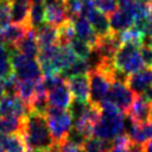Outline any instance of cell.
<instances>
[{"instance_id":"cell-34","label":"cell","mask_w":152,"mask_h":152,"mask_svg":"<svg viewBox=\"0 0 152 152\" xmlns=\"http://www.w3.org/2000/svg\"><path fill=\"white\" fill-rule=\"evenodd\" d=\"M94 4L99 11H101L108 17L119 8L118 0H94Z\"/></svg>"},{"instance_id":"cell-38","label":"cell","mask_w":152,"mask_h":152,"mask_svg":"<svg viewBox=\"0 0 152 152\" xmlns=\"http://www.w3.org/2000/svg\"><path fill=\"white\" fill-rule=\"evenodd\" d=\"M61 145V150L62 152H83L82 151V147L80 146H76V145H72L68 141H63Z\"/></svg>"},{"instance_id":"cell-23","label":"cell","mask_w":152,"mask_h":152,"mask_svg":"<svg viewBox=\"0 0 152 152\" xmlns=\"http://www.w3.org/2000/svg\"><path fill=\"white\" fill-rule=\"evenodd\" d=\"M0 142L5 152H25L26 150L20 134H0Z\"/></svg>"},{"instance_id":"cell-32","label":"cell","mask_w":152,"mask_h":152,"mask_svg":"<svg viewBox=\"0 0 152 152\" xmlns=\"http://www.w3.org/2000/svg\"><path fill=\"white\" fill-rule=\"evenodd\" d=\"M91 103L89 101H82V100H77V99H74L69 106V112L71 113L74 120L81 118L89 108H90Z\"/></svg>"},{"instance_id":"cell-48","label":"cell","mask_w":152,"mask_h":152,"mask_svg":"<svg viewBox=\"0 0 152 152\" xmlns=\"http://www.w3.org/2000/svg\"><path fill=\"white\" fill-rule=\"evenodd\" d=\"M31 1H32V2H43V4H44L46 0H31Z\"/></svg>"},{"instance_id":"cell-53","label":"cell","mask_w":152,"mask_h":152,"mask_svg":"<svg viewBox=\"0 0 152 152\" xmlns=\"http://www.w3.org/2000/svg\"><path fill=\"white\" fill-rule=\"evenodd\" d=\"M61 1H63V0H61Z\"/></svg>"},{"instance_id":"cell-29","label":"cell","mask_w":152,"mask_h":152,"mask_svg":"<svg viewBox=\"0 0 152 152\" xmlns=\"http://www.w3.org/2000/svg\"><path fill=\"white\" fill-rule=\"evenodd\" d=\"M118 36H119L121 43H133V44H137L139 46H141L144 44V40L147 37L145 33H142L134 25L132 27L122 31V32H119Z\"/></svg>"},{"instance_id":"cell-54","label":"cell","mask_w":152,"mask_h":152,"mask_svg":"<svg viewBox=\"0 0 152 152\" xmlns=\"http://www.w3.org/2000/svg\"><path fill=\"white\" fill-rule=\"evenodd\" d=\"M10 1H12V0H10Z\"/></svg>"},{"instance_id":"cell-40","label":"cell","mask_w":152,"mask_h":152,"mask_svg":"<svg viewBox=\"0 0 152 152\" xmlns=\"http://www.w3.org/2000/svg\"><path fill=\"white\" fill-rule=\"evenodd\" d=\"M141 95H142V96L151 103V102H152V84H151V86H150V87H148Z\"/></svg>"},{"instance_id":"cell-43","label":"cell","mask_w":152,"mask_h":152,"mask_svg":"<svg viewBox=\"0 0 152 152\" xmlns=\"http://www.w3.org/2000/svg\"><path fill=\"white\" fill-rule=\"evenodd\" d=\"M144 152H152V140L145 142V145H144Z\"/></svg>"},{"instance_id":"cell-20","label":"cell","mask_w":152,"mask_h":152,"mask_svg":"<svg viewBox=\"0 0 152 152\" xmlns=\"http://www.w3.org/2000/svg\"><path fill=\"white\" fill-rule=\"evenodd\" d=\"M28 30V26L20 25V24H10L4 30H0V39L1 43L10 46H15V44L25 36L26 31Z\"/></svg>"},{"instance_id":"cell-4","label":"cell","mask_w":152,"mask_h":152,"mask_svg":"<svg viewBox=\"0 0 152 152\" xmlns=\"http://www.w3.org/2000/svg\"><path fill=\"white\" fill-rule=\"evenodd\" d=\"M49 131L57 144H62L74 125V118L66 109L49 107L45 113Z\"/></svg>"},{"instance_id":"cell-8","label":"cell","mask_w":152,"mask_h":152,"mask_svg":"<svg viewBox=\"0 0 152 152\" xmlns=\"http://www.w3.org/2000/svg\"><path fill=\"white\" fill-rule=\"evenodd\" d=\"M71 91L69 89V86L66 83V80L53 87L48 91V102L50 107L61 108V109H68L71 101Z\"/></svg>"},{"instance_id":"cell-42","label":"cell","mask_w":152,"mask_h":152,"mask_svg":"<svg viewBox=\"0 0 152 152\" xmlns=\"http://www.w3.org/2000/svg\"><path fill=\"white\" fill-rule=\"evenodd\" d=\"M44 152H62V150H61V145L57 144V142H55L50 148H48V150L44 151Z\"/></svg>"},{"instance_id":"cell-7","label":"cell","mask_w":152,"mask_h":152,"mask_svg":"<svg viewBox=\"0 0 152 152\" xmlns=\"http://www.w3.org/2000/svg\"><path fill=\"white\" fill-rule=\"evenodd\" d=\"M0 110L2 115L24 119L28 114L30 108L18 95L5 94L0 99Z\"/></svg>"},{"instance_id":"cell-22","label":"cell","mask_w":152,"mask_h":152,"mask_svg":"<svg viewBox=\"0 0 152 152\" xmlns=\"http://www.w3.org/2000/svg\"><path fill=\"white\" fill-rule=\"evenodd\" d=\"M87 19L89 20V23L91 24L93 28L95 30V32L97 33L99 37H103L112 32L110 24H109V17L106 15L104 13H102L101 11H99L97 8L94 10L87 17Z\"/></svg>"},{"instance_id":"cell-26","label":"cell","mask_w":152,"mask_h":152,"mask_svg":"<svg viewBox=\"0 0 152 152\" xmlns=\"http://www.w3.org/2000/svg\"><path fill=\"white\" fill-rule=\"evenodd\" d=\"M91 64L90 61L88 62V59H83V58H77L69 68H66L65 70H63L61 72V75L66 80L69 77L72 76H77V75H88V72L91 69Z\"/></svg>"},{"instance_id":"cell-21","label":"cell","mask_w":152,"mask_h":152,"mask_svg":"<svg viewBox=\"0 0 152 152\" xmlns=\"http://www.w3.org/2000/svg\"><path fill=\"white\" fill-rule=\"evenodd\" d=\"M76 59H77V56L75 55V52L72 51L70 45H59L56 55L52 58V62H53L58 74H61L63 70L69 68Z\"/></svg>"},{"instance_id":"cell-24","label":"cell","mask_w":152,"mask_h":152,"mask_svg":"<svg viewBox=\"0 0 152 152\" xmlns=\"http://www.w3.org/2000/svg\"><path fill=\"white\" fill-rule=\"evenodd\" d=\"M23 120L15 116L2 115L0 119V134H20L23 131Z\"/></svg>"},{"instance_id":"cell-15","label":"cell","mask_w":152,"mask_h":152,"mask_svg":"<svg viewBox=\"0 0 152 152\" xmlns=\"http://www.w3.org/2000/svg\"><path fill=\"white\" fill-rule=\"evenodd\" d=\"M66 83L75 99L82 101H89L90 86H89L88 75H77L69 77L66 78Z\"/></svg>"},{"instance_id":"cell-44","label":"cell","mask_w":152,"mask_h":152,"mask_svg":"<svg viewBox=\"0 0 152 152\" xmlns=\"http://www.w3.org/2000/svg\"><path fill=\"white\" fill-rule=\"evenodd\" d=\"M147 36H152V11H151V14L148 17V33Z\"/></svg>"},{"instance_id":"cell-39","label":"cell","mask_w":152,"mask_h":152,"mask_svg":"<svg viewBox=\"0 0 152 152\" xmlns=\"http://www.w3.org/2000/svg\"><path fill=\"white\" fill-rule=\"evenodd\" d=\"M128 152H144V145L140 142H135V141H129L128 146Z\"/></svg>"},{"instance_id":"cell-51","label":"cell","mask_w":152,"mask_h":152,"mask_svg":"<svg viewBox=\"0 0 152 152\" xmlns=\"http://www.w3.org/2000/svg\"><path fill=\"white\" fill-rule=\"evenodd\" d=\"M27 152H37V151H30V150H28V151H27Z\"/></svg>"},{"instance_id":"cell-37","label":"cell","mask_w":152,"mask_h":152,"mask_svg":"<svg viewBox=\"0 0 152 152\" xmlns=\"http://www.w3.org/2000/svg\"><path fill=\"white\" fill-rule=\"evenodd\" d=\"M140 53H141L144 64L152 68V46L148 44H142L140 46Z\"/></svg>"},{"instance_id":"cell-25","label":"cell","mask_w":152,"mask_h":152,"mask_svg":"<svg viewBox=\"0 0 152 152\" xmlns=\"http://www.w3.org/2000/svg\"><path fill=\"white\" fill-rule=\"evenodd\" d=\"M36 83L37 81H32V80H19L18 81L15 95H18L27 106H30L36 94Z\"/></svg>"},{"instance_id":"cell-5","label":"cell","mask_w":152,"mask_h":152,"mask_svg":"<svg viewBox=\"0 0 152 152\" xmlns=\"http://www.w3.org/2000/svg\"><path fill=\"white\" fill-rule=\"evenodd\" d=\"M89 77V86H90V95H89V102L93 106L100 107L101 102L107 100L110 86H112V78L108 74L102 71L99 68H93L88 72Z\"/></svg>"},{"instance_id":"cell-6","label":"cell","mask_w":152,"mask_h":152,"mask_svg":"<svg viewBox=\"0 0 152 152\" xmlns=\"http://www.w3.org/2000/svg\"><path fill=\"white\" fill-rule=\"evenodd\" d=\"M135 95L131 90V88L127 86L126 82H120V81H113L107 100L113 102L115 106H118L124 113L127 114Z\"/></svg>"},{"instance_id":"cell-36","label":"cell","mask_w":152,"mask_h":152,"mask_svg":"<svg viewBox=\"0 0 152 152\" xmlns=\"http://www.w3.org/2000/svg\"><path fill=\"white\" fill-rule=\"evenodd\" d=\"M2 81V84H4V88H5V94H12L14 95L15 91H17V84H18V77L15 76L14 72L10 74L8 76H6L5 78L1 80Z\"/></svg>"},{"instance_id":"cell-10","label":"cell","mask_w":152,"mask_h":152,"mask_svg":"<svg viewBox=\"0 0 152 152\" xmlns=\"http://www.w3.org/2000/svg\"><path fill=\"white\" fill-rule=\"evenodd\" d=\"M44 5H45V23L57 27L61 24H63L65 20L70 19L63 1L46 0Z\"/></svg>"},{"instance_id":"cell-9","label":"cell","mask_w":152,"mask_h":152,"mask_svg":"<svg viewBox=\"0 0 152 152\" xmlns=\"http://www.w3.org/2000/svg\"><path fill=\"white\" fill-rule=\"evenodd\" d=\"M125 120H127V124L125 121L126 134L129 137L132 141L145 144L152 140V121L151 120L142 124H135L128 116Z\"/></svg>"},{"instance_id":"cell-31","label":"cell","mask_w":152,"mask_h":152,"mask_svg":"<svg viewBox=\"0 0 152 152\" xmlns=\"http://www.w3.org/2000/svg\"><path fill=\"white\" fill-rule=\"evenodd\" d=\"M69 45L75 52V55L77 56V58L89 59L93 55V46L78 37H74L69 43Z\"/></svg>"},{"instance_id":"cell-14","label":"cell","mask_w":152,"mask_h":152,"mask_svg":"<svg viewBox=\"0 0 152 152\" xmlns=\"http://www.w3.org/2000/svg\"><path fill=\"white\" fill-rule=\"evenodd\" d=\"M14 48L19 52H21L23 55H25L30 58H37L40 49H39L38 42H37V37H36V28L28 27L25 36L15 44Z\"/></svg>"},{"instance_id":"cell-18","label":"cell","mask_w":152,"mask_h":152,"mask_svg":"<svg viewBox=\"0 0 152 152\" xmlns=\"http://www.w3.org/2000/svg\"><path fill=\"white\" fill-rule=\"evenodd\" d=\"M36 37L39 49H44L58 44L57 27L48 23H43L40 26L36 28Z\"/></svg>"},{"instance_id":"cell-50","label":"cell","mask_w":152,"mask_h":152,"mask_svg":"<svg viewBox=\"0 0 152 152\" xmlns=\"http://www.w3.org/2000/svg\"><path fill=\"white\" fill-rule=\"evenodd\" d=\"M1 116H2V114H1V110H0V119H1Z\"/></svg>"},{"instance_id":"cell-47","label":"cell","mask_w":152,"mask_h":152,"mask_svg":"<svg viewBox=\"0 0 152 152\" xmlns=\"http://www.w3.org/2000/svg\"><path fill=\"white\" fill-rule=\"evenodd\" d=\"M150 120L152 121V102H151V104H150Z\"/></svg>"},{"instance_id":"cell-1","label":"cell","mask_w":152,"mask_h":152,"mask_svg":"<svg viewBox=\"0 0 152 152\" xmlns=\"http://www.w3.org/2000/svg\"><path fill=\"white\" fill-rule=\"evenodd\" d=\"M21 137L26 148L30 151L44 152L55 144V140L49 131L45 115L34 112H28V114L24 118Z\"/></svg>"},{"instance_id":"cell-49","label":"cell","mask_w":152,"mask_h":152,"mask_svg":"<svg viewBox=\"0 0 152 152\" xmlns=\"http://www.w3.org/2000/svg\"><path fill=\"white\" fill-rule=\"evenodd\" d=\"M0 152H5V150H4L2 145H1V142H0Z\"/></svg>"},{"instance_id":"cell-2","label":"cell","mask_w":152,"mask_h":152,"mask_svg":"<svg viewBox=\"0 0 152 152\" xmlns=\"http://www.w3.org/2000/svg\"><path fill=\"white\" fill-rule=\"evenodd\" d=\"M101 115L95 122L93 135L103 140H113L125 129V113L109 100H104L100 104Z\"/></svg>"},{"instance_id":"cell-12","label":"cell","mask_w":152,"mask_h":152,"mask_svg":"<svg viewBox=\"0 0 152 152\" xmlns=\"http://www.w3.org/2000/svg\"><path fill=\"white\" fill-rule=\"evenodd\" d=\"M133 122L142 124L150 120V102L142 95H135L127 114Z\"/></svg>"},{"instance_id":"cell-35","label":"cell","mask_w":152,"mask_h":152,"mask_svg":"<svg viewBox=\"0 0 152 152\" xmlns=\"http://www.w3.org/2000/svg\"><path fill=\"white\" fill-rule=\"evenodd\" d=\"M65 10L68 12V15L70 19H74L78 15H81L82 10V0H63Z\"/></svg>"},{"instance_id":"cell-30","label":"cell","mask_w":152,"mask_h":152,"mask_svg":"<svg viewBox=\"0 0 152 152\" xmlns=\"http://www.w3.org/2000/svg\"><path fill=\"white\" fill-rule=\"evenodd\" d=\"M57 34H58V45H69L71 39L76 36L72 19H68L63 24L57 26Z\"/></svg>"},{"instance_id":"cell-17","label":"cell","mask_w":152,"mask_h":152,"mask_svg":"<svg viewBox=\"0 0 152 152\" xmlns=\"http://www.w3.org/2000/svg\"><path fill=\"white\" fill-rule=\"evenodd\" d=\"M109 24H110L112 32L119 33L132 27L134 25V18L129 10L119 7L115 12H113L109 15Z\"/></svg>"},{"instance_id":"cell-52","label":"cell","mask_w":152,"mask_h":152,"mask_svg":"<svg viewBox=\"0 0 152 152\" xmlns=\"http://www.w3.org/2000/svg\"><path fill=\"white\" fill-rule=\"evenodd\" d=\"M150 2H151V5H152V0H150Z\"/></svg>"},{"instance_id":"cell-19","label":"cell","mask_w":152,"mask_h":152,"mask_svg":"<svg viewBox=\"0 0 152 152\" xmlns=\"http://www.w3.org/2000/svg\"><path fill=\"white\" fill-rule=\"evenodd\" d=\"M31 5H32L31 0H12L11 1L12 23L28 26V13Z\"/></svg>"},{"instance_id":"cell-16","label":"cell","mask_w":152,"mask_h":152,"mask_svg":"<svg viewBox=\"0 0 152 152\" xmlns=\"http://www.w3.org/2000/svg\"><path fill=\"white\" fill-rule=\"evenodd\" d=\"M72 21H74V27H75L76 36L78 38L83 39L84 42H87L88 44H90L94 48L95 44L99 40V36L95 32V30L93 28L89 20L83 15H78V17L74 18Z\"/></svg>"},{"instance_id":"cell-13","label":"cell","mask_w":152,"mask_h":152,"mask_svg":"<svg viewBox=\"0 0 152 152\" xmlns=\"http://www.w3.org/2000/svg\"><path fill=\"white\" fill-rule=\"evenodd\" d=\"M13 72L15 74L18 80H32V81L40 80L43 74L37 58H30V57H26V59L20 65L13 69Z\"/></svg>"},{"instance_id":"cell-11","label":"cell","mask_w":152,"mask_h":152,"mask_svg":"<svg viewBox=\"0 0 152 152\" xmlns=\"http://www.w3.org/2000/svg\"><path fill=\"white\" fill-rule=\"evenodd\" d=\"M126 83L135 95H141L152 84V68H142L129 75Z\"/></svg>"},{"instance_id":"cell-28","label":"cell","mask_w":152,"mask_h":152,"mask_svg":"<svg viewBox=\"0 0 152 152\" xmlns=\"http://www.w3.org/2000/svg\"><path fill=\"white\" fill-rule=\"evenodd\" d=\"M45 23V5L43 2H32L28 13V26L37 28Z\"/></svg>"},{"instance_id":"cell-46","label":"cell","mask_w":152,"mask_h":152,"mask_svg":"<svg viewBox=\"0 0 152 152\" xmlns=\"http://www.w3.org/2000/svg\"><path fill=\"white\" fill-rule=\"evenodd\" d=\"M146 38H147V43H145V44H148L152 46V36H147Z\"/></svg>"},{"instance_id":"cell-45","label":"cell","mask_w":152,"mask_h":152,"mask_svg":"<svg viewBox=\"0 0 152 152\" xmlns=\"http://www.w3.org/2000/svg\"><path fill=\"white\" fill-rule=\"evenodd\" d=\"M5 95V88H4V84H2V81L0 78V99Z\"/></svg>"},{"instance_id":"cell-33","label":"cell","mask_w":152,"mask_h":152,"mask_svg":"<svg viewBox=\"0 0 152 152\" xmlns=\"http://www.w3.org/2000/svg\"><path fill=\"white\" fill-rule=\"evenodd\" d=\"M11 21V1L0 0V30L7 27Z\"/></svg>"},{"instance_id":"cell-41","label":"cell","mask_w":152,"mask_h":152,"mask_svg":"<svg viewBox=\"0 0 152 152\" xmlns=\"http://www.w3.org/2000/svg\"><path fill=\"white\" fill-rule=\"evenodd\" d=\"M108 152H128L127 146H113L110 147V150Z\"/></svg>"},{"instance_id":"cell-3","label":"cell","mask_w":152,"mask_h":152,"mask_svg":"<svg viewBox=\"0 0 152 152\" xmlns=\"http://www.w3.org/2000/svg\"><path fill=\"white\" fill-rule=\"evenodd\" d=\"M114 65L126 76L142 69L145 64L141 58L140 46L133 43H121L114 56Z\"/></svg>"},{"instance_id":"cell-27","label":"cell","mask_w":152,"mask_h":152,"mask_svg":"<svg viewBox=\"0 0 152 152\" xmlns=\"http://www.w3.org/2000/svg\"><path fill=\"white\" fill-rule=\"evenodd\" d=\"M112 147V140H103L96 137H89L82 145L83 152H108Z\"/></svg>"}]
</instances>
